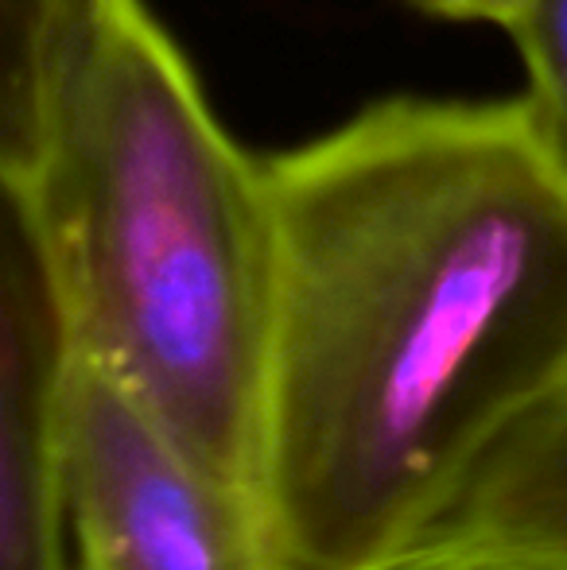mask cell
<instances>
[{
  "label": "cell",
  "mask_w": 567,
  "mask_h": 570,
  "mask_svg": "<svg viewBox=\"0 0 567 570\" xmlns=\"http://www.w3.org/2000/svg\"><path fill=\"white\" fill-rule=\"evenodd\" d=\"M265 175L268 540L281 570H397L567 389V171L525 101H385Z\"/></svg>",
  "instance_id": "1"
},
{
  "label": "cell",
  "mask_w": 567,
  "mask_h": 570,
  "mask_svg": "<svg viewBox=\"0 0 567 570\" xmlns=\"http://www.w3.org/2000/svg\"><path fill=\"white\" fill-rule=\"evenodd\" d=\"M23 198L70 357L253 489L276 272L268 175L140 0L101 8Z\"/></svg>",
  "instance_id": "2"
},
{
  "label": "cell",
  "mask_w": 567,
  "mask_h": 570,
  "mask_svg": "<svg viewBox=\"0 0 567 570\" xmlns=\"http://www.w3.org/2000/svg\"><path fill=\"white\" fill-rule=\"evenodd\" d=\"M55 509L70 570H281L257 493L75 357L55 407Z\"/></svg>",
  "instance_id": "3"
},
{
  "label": "cell",
  "mask_w": 567,
  "mask_h": 570,
  "mask_svg": "<svg viewBox=\"0 0 567 570\" xmlns=\"http://www.w3.org/2000/svg\"><path fill=\"white\" fill-rule=\"evenodd\" d=\"M67 365L28 198L0 175V570H70L55 509V407Z\"/></svg>",
  "instance_id": "4"
},
{
  "label": "cell",
  "mask_w": 567,
  "mask_h": 570,
  "mask_svg": "<svg viewBox=\"0 0 567 570\" xmlns=\"http://www.w3.org/2000/svg\"><path fill=\"white\" fill-rule=\"evenodd\" d=\"M397 570H567V389L490 446Z\"/></svg>",
  "instance_id": "5"
},
{
  "label": "cell",
  "mask_w": 567,
  "mask_h": 570,
  "mask_svg": "<svg viewBox=\"0 0 567 570\" xmlns=\"http://www.w3.org/2000/svg\"><path fill=\"white\" fill-rule=\"evenodd\" d=\"M109 0H0V175H31L55 101Z\"/></svg>",
  "instance_id": "6"
},
{
  "label": "cell",
  "mask_w": 567,
  "mask_h": 570,
  "mask_svg": "<svg viewBox=\"0 0 567 570\" xmlns=\"http://www.w3.org/2000/svg\"><path fill=\"white\" fill-rule=\"evenodd\" d=\"M506 31L529 75L521 101L532 128L567 171V0H525Z\"/></svg>",
  "instance_id": "7"
},
{
  "label": "cell",
  "mask_w": 567,
  "mask_h": 570,
  "mask_svg": "<svg viewBox=\"0 0 567 570\" xmlns=\"http://www.w3.org/2000/svg\"><path fill=\"white\" fill-rule=\"evenodd\" d=\"M412 4L431 16H443V20H482L509 28V20L521 12L525 0H412Z\"/></svg>",
  "instance_id": "8"
}]
</instances>
